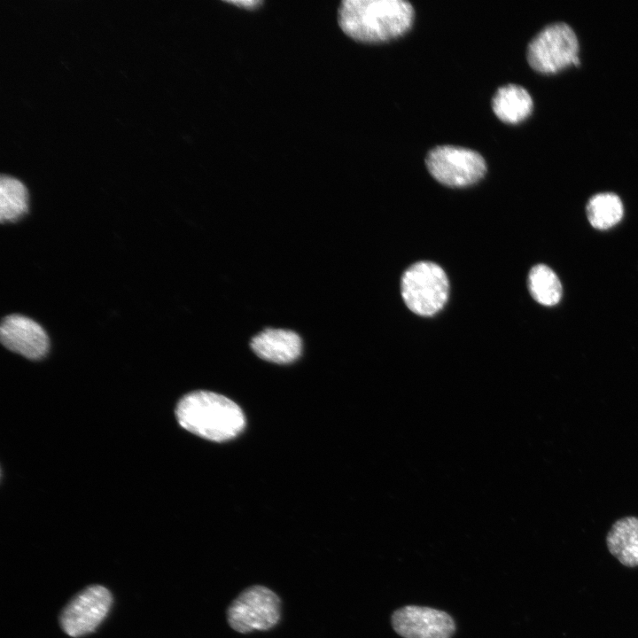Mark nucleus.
Masks as SVG:
<instances>
[{
	"mask_svg": "<svg viewBox=\"0 0 638 638\" xmlns=\"http://www.w3.org/2000/svg\"><path fill=\"white\" fill-rule=\"evenodd\" d=\"M415 12L404 0H344L338 9L341 30L356 42L377 43L404 35Z\"/></svg>",
	"mask_w": 638,
	"mask_h": 638,
	"instance_id": "nucleus-1",
	"label": "nucleus"
},
{
	"mask_svg": "<svg viewBox=\"0 0 638 638\" xmlns=\"http://www.w3.org/2000/svg\"><path fill=\"white\" fill-rule=\"evenodd\" d=\"M175 415L185 430L218 442L235 438L245 425V416L235 402L206 391L185 395L178 402Z\"/></svg>",
	"mask_w": 638,
	"mask_h": 638,
	"instance_id": "nucleus-2",
	"label": "nucleus"
},
{
	"mask_svg": "<svg viewBox=\"0 0 638 638\" xmlns=\"http://www.w3.org/2000/svg\"><path fill=\"white\" fill-rule=\"evenodd\" d=\"M401 292L409 310L421 316H432L441 310L447 300L448 279L436 263L419 261L404 272Z\"/></svg>",
	"mask_w": 638,
	"mask_h": 638,
	"instance_id": "nucleus-3",
	"label": "nucleus"
},
{
	"mask_svg": "<svg viewBox=\"0 0 638 638\" xmlns=\"http://www.w3.org/2000/svg\"><path fill=\"white\" fill-rule=\"evenodd\" d=\"M281 616L280 597L261 585L244 589L227 609L228 624L239 634L270 630L278 624Z\"/></svg>",
	"mask_w": 638,
	"mask_h": 638,
	"instance_id": "nucleus-4",
	"label": "nucleus"
},
{
	"mask_svg": "<svg viewBox=\"0 0 638 638\" xmlns=\"http://www.w3.org/2000/svg\"><path fill=\"white\" fill-rule=\"evenodd\" d=\"M579 41L565 22H554L540 30L527 46V61L536 71L555 73L570 64H578Z\"/></svg>",
	"mask_w": 638,
	"mask_h": 638,
	"instance_id": "nucleus-5",
	"label": "nucleus"
},
{
	"mask_svg": "<svg viewBox=\"0 0 638 638\" xmlns=\"http://www.w3.org/2000/svg\"><path fill=\"white\" fill-rule=\"evenodd\" d=\"M425 164L439 183L455 188L476 183L486 172V161L478 152L454 145L432 149L426 156Z\"/></svg>",
	"mask_w": 638,
	"mask_h": 638,
	"instance_id": "nucleus-6",
	"label": "nucleus"
},
{
	"mask_svg": "<svg viewBox=\"0 0 638 638\" xmlns=\"http://www.w3.org/2000/svg\"><path fill=\"white\" fill-rule=\"evenodd\" d=\"M113 603L110 591L100 585L89 586L63 609L59 622L69 636L81 637L94 632L107 616Z\"/></svg>",
	"mask_w": 638,
	"mask_h": 638,
	"instance_id": "nucleus-7",
	"label": "nucleus"
},
{
	"mask_svg": "<svg viewBox=\"0 0 638 638\" xmlns=\"http://www.w3.org/2000/svg\"><path fill=\"white\" fill-rule=\"evenodd\" d=\"M391 623L403 638H451L455 632V620L448 613L417 605L394 611Z\"/></svg>",
	"mask_w": 638,
	"mask_h": 638,
	"instance_id": "nucleus-8",
	"label": "nucleus"
},
{
	"mask_svg": "<svg viewBox=\"0 0 638 638\" xmlns=\"http://www.w3.org/2000/svg\"><path fill=\"white\" fill-rule=\"evenodd\" d=\"M0 338L8 350L31 360L43 358L50 346L44 329L33 319L19 314L8 315L2 320Z\"/></svg>",
	"mask_w": 638,
	"mask_h": 638,
	"instance_id": "nucleus-9",
	"label": "nucleus"
},
{
	"mask_svg": "<svg viewBox=\"0 0 638 638\" xmlns=\"http://www.w3.org/2000/svg\"><path fill=\"white\" fill-rule=\"evenodd\" d=\"M250 346L262 360L278 364L294 362L302 350L300 337L284 329H265L252 338Z\"/></svg>",
	"mask_w": 638,
	"mask_h": 638,
	"instance_id": "nucleus-10",
	"label": "nucleus"
},
{
	"mask_svg": "<svg viewBox=\"0 0 638 638\" xmlns=\"http://www.w3.org/2000/svg\"><path fill=\"white\" fill-rule=\"evenodd\" d=\"M606 545L621 564L638 566V517H625L614 522L607 533Z\"/></svg>",
	"mask_w": 638,
	"mask_h": 638,
	"instance_id": "nucleus-11",
	"label": "nucleus"
},
{
	"mask_svg": "<svg viewBox=\"0 0 638 638\" xmlns=\"http://www.w3.org/2000/svg\"><path fill=\"white\" fill-rule=\"evenodd\" d=\"M533 98L522 86L508 84L499 88L493 97L492 108L503 122L515 124L524 121L533 110Z\"/></svg>",
	"mask_w": 638,
	"mask_h": 638,
	"instance_id": "nucleus-12",
	"label": "nucleus"
},
{
	"mask_svg": "<svg viewBox=\"0 0 638 638\" xmlns=\"http://www.w3.org/2000/svg\"><path fill=\"white\" fill-rule=\"evenodd\" d=\"M28 210V194L25 185L17 178L2 175L0 178V220L2 223L19 220Z\"/></svg>",
	"mask_w": 638,
	"mask_h": 638,
	"instance_id": "nucleus-13",
	"label": "nucleus"
},
{
	"mask_svg": "<svg viewBox=\"0 0 638 638\" xmlns=\"http://www.w3.org/2000/svg\"><path fill=\"white\" fill-rule=\"evenodd\" d=\"M623 213L621 199L612 192L597 193L589 198L587 205L588 221L598 230H607L616 225Z\"/></svg>",
	"mask_w": 638,
	"mask_h": 638,
	"instance_id": "nucleus-14",
	"label": "nucleus"
},
{
	"mask_svg": "<svg viewBox=\"0 0 638 638\" xmlns=\"http://www.w3.org/2000/svg\"><path fill=\"white\" fill-rule=\"evenodd\" d=\"M528 289L532 297L544 306H554L562 297V284L556 273L548 266L538 264L528 275Z\"/></svg>",
	"mask_w": 638,
	"mask_h": 638,
	"instance_id": "nucleus-15",
	"label": "nucleus"
},
{
	"mask_svg": "<svg viewBox=\"0 0 638 638\" xmlns=\"http://www.w3.org/2000/svg\"><path fill=\"white\" fill-rule=\"evenodd\" d=\"M230 3L237 5V7H242L248 10H253L255 8H258L263 4V2L261 1H233Z\"/></svg>",
	"mask_w": 638,
	"mask_h": 638,
	"instance_id": "nucleus-16",
	"label": "nucleus"
}]
</instances>
